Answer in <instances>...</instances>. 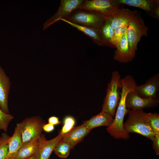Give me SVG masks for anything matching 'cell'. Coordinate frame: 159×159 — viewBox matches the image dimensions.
Wrapping results in <instances>:
<instances>
[{"label": "cell", "instance_id": "6da1fadb", "mask_svg": "<svg viewBox=\"0 0 159 159\" xmlns=\"http://www.w3.org/2000/svg\"><path fill=\"white\" fill-rule=\"evenodd\" d=\"M129 92V90L127 88H123L121 89L115 118L111 125L107 128L108 132L116 139L127 140L129 138V134L125 129L123 123L125 116L129 111L125 105L126 97Z\"/></svg>", "mask_w": 159, "mask_h": 159}, {"label": "cell", "instance_id": "7a4b0ae2", "mask_svg": "<svg viewBox=\"0 0 159 159\" xmlns=\"http://www.w3.org/2000/svg\"><path fill=\"white\" fill-rule=\"evenodd\" d=\"M144 112L143 110L129 111L128 119L124 123V127L128 134L137 133L152 140L155 134L145 118Z\"/></svg>", "mask_w": 159, "mask_h": 159}, {"label": "cell", "instance_id": "3957f363", "mask_svg": "<svg viewBox=\"0 0 159 159\" xmlns=\"http://www.w3.org/2000/svg\"><path fill=\"white\" fill-rule=\"evenodd\" d=\"M120 78L118 72H112L111 80L107 84L106 94L102 106V111L108 113L113 117L120 99L119 89H121Z\"/></svg>", "mask_w": 159, "mask_h": 159}, {"label": "cell", "instance_id": "277c9868", "mask_svg": "<svg viewBox=\"0 0 159 159\" xmlns=\"http://www.w3.org/2000/svg\"><path fill=\"white\" fill-rule=\"evenodd\" d=\"M148 29L138 12L128 25L126 37L130 53L134 58L137 50L138 43L142 37L148 36Z\"/></svg>", "mask_w": 159, "mask_h": 159}, {"label": "cell", "instance_id": "5b68a950", "mask_svg": "<svg viewBox=\"0 0 159 159\" xmlns=\"http://www.w3.org/2000/svg\"><path fill=\"white\" fill-rule=\"evenodd\" d=\"M107 18L98 12L78 11L65 19L71 22L99 29Z\"/></svg>", "mask_w": 159, "mask_h": 159}, {"label": "cell", "instance_id": "8992f818", "mask_svg": "<svg viewBox=\"0 0 159 159\" xmlns=\"http://www.w3.org/2000/svg\"><path fill=\"white\" fill-rule=\"evenodd\" d=\"M21 138L23 144L39 137L42 134L44 122L41 117L35 116L27 117L21 122Z\"/></svg>", "mask_w": 159, "mask_h": 159}, {"label": "cell", "instance_id": "52a82bcc", "mask_svg": "<svg viewBox=\"0 0 159 159\" xmlns=\"http://www.w3.org/2000/svg\"><path fill=\"white\" fill-rule=\"evenodd\" d=\"M119 5L115 0H87L79 9L96 12L108 18L119 8Z\"/></svg>", "mask_w": 159, "mask_h": 159}, {"label": "cell", "instance_id": "ba28073f", "mask_svg": "<svg viewBox=\"0 0 159 159\" xmlns=\"http://www.w3.org/2000/svg\"><path fill=\"white\" fill-rule=\"evenodd\" d=\"M84 1V0H61L57 11L44 24L43 29L45 30L61 19L67 18L73 11L80 9Z\"/></svg>", "mask_w": 159, "mask_h": 159}, {"label": "cell", "instance_id": "9c48e42d", "mask_svg": "<svg viewBox=\"0 0 159 159\" xmlns=\"http://www.w3.org/2000/svg\"><path fill=\"white\" fill-rule=\"evenodd\" d=\"M159 103L158 98H144L140 97L135 91L129 92L125 100L126 108L132 110H141L143 109L154 108L158 106Z\"/></svg>", "mask_w": 159, "mask_h": 159}, {"label": "cell", "instance_id": "30bf717a", "mask_svg": "<svg viewBox=\"0 0 159 159\" xmlns=\"http://www.w3.org/2000/svg\"><path fill=\"white\" fill-rule=\"evenodd\" d=\"M64 135L59 132L54 138L48 140L42 134L39 138L35 159H49L55 147L62 140Z\"/></svg>", "mask_w": 159, "mask_h": 159}, {"label": "cell", "instance_id": "8fae6325", "mask_svg": "<svg viewBox=\"0 0 159 159\" xmlns=\"http://www.w3.org/2000/svg\"><path fill=\"white\" fill-rule=\"evenodd\" d=\"M159 90V74H156L147 80L145 82L137 85L135 92L139 96L147 99L158 98L157 94Z\"/></svg>", "mask_w": 159, "mask_h": 159}, {"label": "cell", "instance_id": "7c38bea8", "mask_svg": "<svg viewBox=\"0 0 159 159\" xmlns=\"http://www.w3.org/2000/svg\"><path fill=\"white\" fill-rule=\"evenodd\" d=\"M137 13L136 10L132 11L127 9L118 8L108 18L114 30L120 27L127 26Z\"/></svg>", "mask_w": 159, "mask_h": 159}, {"label": "cell", "instance_id": "4fadbf2b", "mask_svg": "<svg viewBox=\"0 0 159 159\" xmlns=\"http://www.w3.org/2000/svg\"><path fill=\"white\" fill-rule=\"evenodd\" d=\"M10 86L9 78L0 66V107L7 114H9L8 102Z\"/></svg>", "mask_w": 159, "mask_h": 159}, {"label": "cell", "instance_id": "5bb4252c", "mask_svg": "<svg viewBox=\"0 0 159 159\" xmlns=\"http://www.w3.org/2000/svg\"><path fill=\"white\" fill-rule=\"evenodd\" d=\"M90 131L82 124L74 127L69 132L64 135L61 141L68 143L72 149L78 143L82 141Z\"/></svg>", "mask_w": 159, "mask_h": 159}, {"label": "cell", "instance_id": "9a60e30c", "mask_svg": "<svg viewBox=\"0 0 159 159\" xmlns=\"http://www.w3.org/2000/svg\"><path fill=\"white\" fill-rule=\"evenodd\" d=\"M116 48L113 57L115 60L126 63L131 62L134 58L129 50L126 33L122 37Z\"/></svg>", "mask_w": 159, "mask_h": 159}, {"label": "cell", "instance_id": "2e32d148", "mask_svg": "<svg viewBox=\"0 0 159 159\" xmlns=\"http://www.w3.org/2000/svg\"><path fill=\"white\" fill-rule=\"evenodd\" d=\"M113 120V117L110 114L102 111L89 120L83 121L82 124L91 130L93 128L100 126L109 127L112 123Z\"/></svg>", "mask_w": 159, "mask_h": 159}, {"label": "cell", "instance_id": "e0dca14e", "mask_svg": "<svg viewBox=\"0 0 159 159\" xmlns=\"http://www.w3.org/2000/svg\"><path fill=\"white\" fill-rule=\"evenodd\" d=\"M21 122L17 123L12 135L9 142V151L6 159L9 158H15L19 149L23 144L21 132Z\"/></svg>", "mask_w": 159, "mask_h": 159}, {"label": "cell", "instance_id": "ac0fdd59", "mask_svg": "<svg viewBox=\"0 0 159 159\" xmlns=\"http://www.w3.org/2000/svg\"><path fill=\"white\" fill-rule=\"evenodd\" d=\"M60 20L65 22L82 32L90 37L94 43L98 45L106 46L98 29L73 23L64 19H61Z\"/></svg>", "mask_w": 159, "mask_h": 159}, {"label": "cell", "instance_id": "d6986e66", "mask_svg": "<svg viewBox=\"0 0 159 159\" xmlns=\"http://www.w3.org/2000/svg\"><path fill=\"white\" fill-rule=\"evenodd\" d=\"M120 5L124 4L140 8L150 13L155 8L159 6V1L153 0H115Z\"/></svg>", "mask_w": 159, "mask_h": 159}, {"label": "cell", "instance_id": "ffe728a7", "mask_svg": "<svg viewBox=\"0 0 159 159\" xmlns=\"http://www.w3.org/2000/svg\"><path fill=\"white\" fill-rule=\"evenodd\" d=\"M39 137L35 138L23 144L17 152L14 158L28 159L35 155L37 150Z\"/></svg>", "mask_w": 159, "mask_h": 159}, {"label": "cell", "instance_id": "44dd1931", "mask_svg": "<svg viewBox=\"0 0 159 159\" xmlns=\"http://www.w3.org/2000/svg\"><path fill=\"white\" fill-rule=\"evenodd\" d=\"M99 30L106 46L115 48L111 43L114 35V30L112 27L108 18L106 19Z\"/></svg>", "mask_w": 159, "mask_h": 159}, {"label": "cell", "instance_id": "7402d4cb", "mask_svg": "<svg viewBox=\"0 0 159 159\" xmlns=\"http://www.w3.org/2000/svg\"><path fill=\"white\" fill-rule=\"evenodd\" d=\"M144 116L155 134H159V114L157 113H146Z\"/></svg>", "mask_w": 159, "mask_h": 159}, {"label": "cell", "instance_id": "603a6c76", "mask_svg": "<svg viewBox=\"0 0 159 159\" xmlns=\"http://www.w3.org/2000/svg\"><path fill=\"white\" fill-rule=\"evenodd\" d=\"M72 149L68 143L61 141L56 146L54 151L59 157L65 158L68 156Z\"/></svg>", "mask_w": 159, "mask_h": 159}, {"label": "cell", "instance_id": "cb8c5ba5", "mask_svg": "<svg viewBox=\"0 0 159 159\" xmlns=\"http://www.w3.org/2000/svg\"><path fill=\"white\" fill-rule=\"evenodd\" d=\"M75 122V120L73 117L66 116L63 119V125L59 133L62 135L68 133L74 127Z\"/></svg>", "mask_w": 159, "mask_h": 159}, {"label": "cell", "instance_id": "d4e9b609", "mask_svg": "<svg viewBox=\"0 0 159 159\" xmlns=\"http://www.w3.org/2000/svg\"><path fill=\"white\" fill-rule=\"evenodd\" d=\"M14 118L11 115L5 113L0 108V130L6 132L9 125Z\"/></svg>", "mask_w": 159, "mask_h": 159}, {"label": "cell", "instance_id": "484cf974", "mask_svg": "<svg viewBox=\"0 0 159 159\" xmlns=\"http://www.w3.org/2000/svg\"><path fill=\"white\" fill-rule=\"evenodd\" d=\"M127 26H121L114 29L113 37L111 44L116 48L123 35L126 33Z\"/></svg>", "mask_w": 159, "mask_h": 159}, {"label": "cell", "instance_id": "4316f807", "mask_svg": "<svg viewBox=\"0 0 159 159\" xmlns=\"http://www.w3.org/2000/svg\"><path fill=\"white\" fill-rule=\"evenodd\" d=\"M10 137L0 145V159H6L8 153L9 142Z\"/></svg>", "mask_w": 159, "mask_h": 159}, {"label": "cell", "instance_id": "83f0119b", "mask_svg": "<svg viewBox=\"0 0 159 159\" xmlns=\"http://www.w3.org/2000/svg\"><path fill=\"white\" fill-rule=\"evenodd\" d=\"M152 142V146L153 149L155 151L156 154L159 155V134H155Z\"/></svg>", "mask_w": 159, "mask_h": 159}, {"label": "cell", "instance_id": "f1b7e54d", "mask_svg": "<svg viewBox=\"0 0 159 159\" xmlns=\"http://www.w3.org/2000/svg\"><path fill=\"white\" fill-rule=\"evenodd\" d=\"M48 123L54 126L60 124L61 122L59 120V118L57 117L52 116L48 118Z\"/></svg>", "mask_w": 159, "mask_h": 159}, {"label": "cell", "instance_id": "f546056e", "mask_svg": "<svg viewBox=\"0 0 159 159\" xmlns=\"http://www.w3.org/2000/svg\"><path fill=\"white\" fill-rule=\"evenodd\" d=\"M43 130L47 132H50L53 131L54 129V125L49 123L44 124L42 127Z\"/></svg>", "mask_w": 159, "mask_h": 159}, {"label": "cell", "instance_id": "4dcf8cb0", "mask_svg": "<svg viewBox=\"0 0 159 159\" xmlns=\"http://www.w3.org/2000/svg\"><path fill=\"white\" fill-rule=\"evenodd\" d=\"M159 6H158L150 13L151 15L153 16V17L157 19L159 18Z\"/></svg>", "mask_w": 159, "mask_h": 159}, {"label": "cell", "instance_id": "1f68e13d", "mask_svg": "<svg viewBox=\"0 0 159 159\" xmlns=\"http://www.w3.org/2000/svg\"><path fill=\"white\" fill-rule=\"evenodd\" d=\"M10 136H8L6 134L4 133L2 134L0 137V145L4 141H5L9 138Z\"/></svg>", "mask_w": 159, "mask_h": 159}, {"label": "cell", "instance_id": "d6a6232c", "mask_svg": "<svg viewBox=\"0 0 159 159\" xmlns=\"http://www.w3.org/2000/svg\"><path fill=\"white\" fill-rule=\"evenodd\" d=\"M35 155L31 157H30V158H29L28 159H35Z\"/></svg>", "mask_w": 159, "mask_h": 159}, {"label": "cell", "instance_id": "836d02e7", "mask_svg": "<svg viewBox=\"0 0 159 159\" xmlns=\"http://www.w3.org/2000/svg\"><path fill=\"white\" fill-rule=\"evenodd\" d=\"M7 159H16L14 158H8Z\"/></svg>", "mask_w": 159, "mask_h": 159}]
</instances>
